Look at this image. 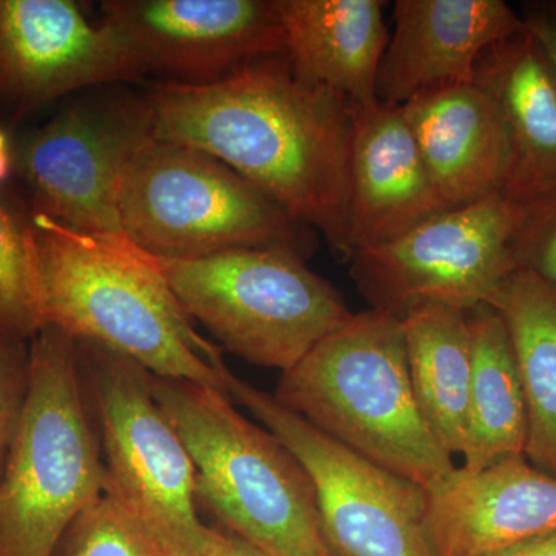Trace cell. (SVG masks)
Listing matches in <instances>:
<instances>
[{"label":"cell","mask_w":556,"mask_h":556,"mask_svg":"<svg viewBox=\"0 0 556 556\" xmlns=\"http://www.w3.org/2000/svg\"><path fill=\"white\" fill-rule=\"evenodd\" d=\"M401 320L417 405L445 452L463 456L473 368L467 311L424 303Z\"/></svg>","instance_id":"ffe728a7"},{"label":"cell","mask_w":556,"mask_h":556,"mask_svg":"<svg viewBox=\"0 0 556 556\" xmlns=\"http://www.w3.org/2000/svg\"><path fill=\"white\" fill-rule=\"evenodd\" d=\"M153 135L144 98L83 100L13 142L33 214L94 236H121L118 199L131 156Z\"/></svg>","instance_id":"8fae6325"},{"label":"cell","mask_w":556,"mask_h":556,"mask_svg":"<svg viewBox=\"0 0 556 556\" xmlns=\"http://www.w3.org/2000/svg\"><path fill=\"white\" fill-rule=\"evenodd\" d=\"M201 556H269L230 530L207 527Z\"/></svg>","instance_id":"83f0119b"},{"label":"cell","mask_w":556,"mask_h":556,"mask_svg":"<svg viewBox=\"0 0 556 556\" xmlns=\"http://www.w3.org/2000/svg\"><path fill=\"white\" fill-rule=\"evenodd\" d=\"M521 211L501 193L450 208L399 239L353 252L350 276L372 309L399 318L424 303L464 311L489 305L518 270Z\"/></svg>","instance_id":"30bf717a"},{"label":"cell","mask_w":556,"mask_h":556,"mask_svg":"<svg viewBox=\"0 0 556 556\" xmlns=\"http://www.w3.org/2000/svg\"><path fill=\"white\" fill-rule=\"evenodd\" d=\"M471 368L468 427L463 470H482L506 459L526 456L527 407L517 358L506 324L495 308L467 311Z\"/></svg>","instance_id":"7402d4cb"},{"label":"cell","mask_w":556,"mask_h":556,"mask_svg":"<svg viewBox=\"0 0 556 556\" xmlns=\"http://www.w3.org/2000/svg\"><path fill=\"white\" fill-rule=\"evenodd\" d=\"M141 79L109 28L72 0H0V127L75 91Z\"/></svg>","instance_id":"4fadbf2b"},{"label":"cell","mask_w":556,"mask_h":556,"mask_svg":"<svg viewBox=\"0 0 556 556\" xmlns=\"http://www.w3.org/2000/svg\"><path fill=\"white\" fill-rule=\"evenodd\" d=\"M515 236L518 269H529L556 289V195L521 204Z\"/></svg>","instance_id":"d4e9b609"},{"label":"cell","mask_w":556,"mask_h":556,"mask_svg":"<svg viewBox=\"0 0 556 556\" xmlns=\"http://www.w3.org/2000/svg\"><path fill=\"white\" fill-rule=\"evenodd\" d=\"M475 84L495 102L510 149L501 195L518 204L556 195V76L543 47L527 30L486 49Z\"/></svg>","instance_id":"ac0fdd59"},{"label":"cell","mask_w":556,"mask_h":556,"mask_svg":"<svg viewBox=\"0 0 556 556\" xmlns=\"http://www.w3.org/2000/svg\"><path fill=\"white\" fill-rule=\"evenodd\" d=\"M46 327L134 361L156 378L228 393L225 362L193 327L149 252L33 214Z\"/></svg>","instance_id":"7a4b0ae2"},{"label":"cell","mask_w":556,"mask_h":556,"mask_svg":"<svg viewBox=\"0 0 556 556\" xmlns=\"http://www.w3.org/2000/svg\"><path fill=\"white\" fill-rule=\"evenodd\" d=\"M273 396L427 493L456 470L417 405L402 320L388 311L353 314L281 372Z\"/></svg>","instance_id":"3957f363"},{"label":"cell","mask_w":556,"mask_h":556,"mask_svg":"<svg viewBox=\"0 0 556 556\" xmlns=\"http://www.w3.org/2000/svg\"><path fill=\"white\" fill-rule=\"evenodd\" d=\"M482 556H556V532Z\"/></svg>","instance_id":"f1b7e54d"},{"label":"cell","mask_w":556,"mask_h":556,"mask_svg":"<svg viewBox=\"0 0 556 556\" xmlns=\"http://www.w3.org/2000/svg\"><path fill=\"white\" fill-rule=\"evenodd\" d=\"M152 533L153 538H155L156 554H159V556H199L190 552L189 548L181 546V544L169 540V538L159 535V533L153 532V530Z\"/></svg>","instance_id":"4dcf8cb0"},{"label":"cell","mask_w":556,"mask_h":556,"mask_svg":"<svg viewBox=\"0 0 556 556\" xmlns=\"http://www.w3.org/2000/svg\"><path fill=\"white\" fill-rule=\"evenodd\" d=\"M155 138L228 164L348 257V159L356 104L300 79L285 54L211 86L142 94Z\"/></svg>","instance_id":"6da1fadb"},{"label":"cell","mask_w":556,"mask_h":556,"mask_svg":"<svg viewBox=\"0 0 556 556\" xmlns=\"http://www.w3.org/2000/svg\"><path fill=\"white\" fill-rule=\"evenodd\" d=\"M118 211L123 236L156 257L283 249L306 260L317 247L316 230L228 164L155 135L124 172Z\"/></svg>","instance_id":"8992f818"},{"label":"cell","mask_w":556,"mask_h":556,"mask_svg":"<svg viewBox=\"0 0 556 556\" xmlns=\"http://www.w3.org/2000/svg\"><path fill=\"white\" fill-rule=\"evenodd\" d=\"M382 0H276L285 56L300 79L356 105L378 101L390 31Z\"/></svg>","instance_id":"d6986e66"},{"label":"cell","mask_w":556,"mask_h":556,"mask_svg":"<svg viewBox=\"0 0 556 556\" xmlns=\"http://www.w3.org/2000/svg\"><path fill=\"white\" fill-rule=\"evenodd\" d=\"M78 343L53 327L28 343V390L0 477V556H54L104 493L101 444L83 394Z\"/></svg>","instance_id":"5b68a950"},{"label":"cell","mask_w":556,"mask_h":556,"mask_svg":"<svg viewBox=\"0 0 556 556\" xmlns=\"http://www.w3.org/2000/svg\"><path fill=\"white\" fill-rule=\"evenodd\" d=\"M11 174H14L13 141L10 130L0 127V186H5Z\"/></svg>","instance_id":"f546056e"},{"label":"cell","mask_w":556,"mask_h":556,"mask_svg":"<svg viewBox=\"0 0 556 556\" xmlns=\"http://www.w3.org/2000/svg\"><path fill=\"white\" fill-rule=\"evenodd\" d=\"M28 390V343L0 338V477Z\"/></svg>","instance_id":"484cf974"},{"label":"cell","mask_w":556,"mask_h":556,"mask_svg":"<svg viewBox=\"0 0 556 556\" xmlns=\"http://www.w3.org/2000/svg\"><path fill=\"white\" fill-rule=\"evenodd\" d=\"M426 530L434 556H482L556 532V477L526 456L482 470L457 468L428 492Z\"/></svg>","instance_id":"2e32d148"},{"label":"cell","mask_w":556,"mask_h":556,"mask_svg":"<svg viewBox=\"0 0 556 556\" xmlns=\"http://www.w3.org/2000/svg\"><path fill=\"white\" fill-rule=\"evenodd\" d=\"M54 556H159L155 538L119 501L102 493L70 526Z\"/></svg>","instance_id":"cb8c5ba5"},{"label":"cell","mask_w":556,"mask_h":556,"mask_svg":"<svg viewBox=\"0 0 556 556\" xmlns=\"http://www.w3.org/2000/svg\"><path fill=\"white\" fill-rule=\"evenodd\" d=\"M399 110L445 206L503 193L510 169L506 129L478 84L424 91Z\"/></svg>","instance_id":"e0dca14e"},{"label":"cell","mask_w":556,"mask_h":556,"mask_svg":"<svg viewBox=\"0 0 556 556\" xmlns=\"http://www.w3.org/2000/svg\"><path fill=\"white\" fill-rule=\"evenodd\" d=\"M225 382L229 396L308 475L336 556H434L426 530V490L340 444L229 368Z\"/></svg>","instance_id":"9c48e42d"},{"label":"cell","mask_w":556,"mask_h":556,"mask_svg":"<svg viewBox=\"0 0 556 556\" xmlns=\"http://www.w3.org/2000/svg\"><path fill=\"white\" fill-rule=\"evenodd\" d=\"M76 343L100 420L104 492L153 532L201 556L207 526L197 514L195 468L153 396L150 372L100 345Z\"/></svg>","instance_id":"ba28073f"},{"label":"cell","mask_w":556,"mask_h":556,"mask_svg":"<svg viewBox=\"0 0 556 556\" xmlns=\"http://www.w3.org/2000/svg\"><path fill=\"white\" fill-rule=\"evenodd\" d=\"M100 11L139 76L159 83L211 86L285 54L276 0H105Z\"/></svg>","instance_id":"7c38bea8"},{"label":"cell","mask_w":556,"mask_h":556,"mask_svg":"<svg viewBox=\"0 0 556 556\" xmlns=\"http://www.w3.org/2000/svg\"><path fill=\"white\" fill-rule=\"evenodd\" d=\"M521 20L527 30L532 33L543 47L556 76V0L526 2Z\"/></svg>","instance_id":"4316f807"},{"label":"cell","mask_w":556,"mask_h":556,"mask_svg":"<svg viewBox=\"0 0 556 556\" xmlns=\"http://www.w3.org/2000/svg\"><path fill=\"white\" fill-rule=\"evenodd\" d=\"M393 20L376 84V98L390 108L473 83L482 53L525 30L504 0H397Z\"/></svg>","instance_id":"5bb4252c"},{"label":"cell","mask_w":556,"mask_h":556,"mask_svg":"<svg viewBox=\"0 0 556 556\" xmlns=\"http://www.w3.org/2000/svg\"><path fill=\"white\" fill-rule=\"evenodd\" d=\"M506 324L525 391L526 457L556 477V289L518 269L489 303Z\"/></svg>","instance_id":"44dd1931"},{"label":"cell","mask_w":556,"mask_h":556,"mask_svg":"<svg viewBox=\"0 0 556 556\" xmlns=\"http://www.w3.org/2000/svg\"><path fill=\"white\" fill-rule=\"evenodd\" d=\"M43 328L33 212L27 201L0 186V338L30 343Z\"/></svg>","instance_id":"603a6c76"},{"label":"cell","mask_w":556,"mask_h":556,"mask_svg":"<svg viewBox=\"0 0 556 556\" xmlns=\"http://www.w3.org/2000/svg\"><path fill=\"white\" fill-rule=\"evenodd\" d=\"M153 396L185 442L197 500L269 556H336L299 460L215 388L150 375Z\"/></svg>","instance_id":"277c9868"},{"label":"cell","mask_w":556,"mask_h":556,"mask_svg":"<svg viewBox=\"0 0 556 556\" xmlns=\"http://www.w3.org/2000/svg\"><path fill=\"white\" fill-rule=\"evenodd\" d=\"M450 211L399 108L357 105L348 159V258L412 232Z\"/></svg>","instance_id":"9a60e30c"},{"label":"cell","mask_w":556,"mask_h":556,"mask_svg":"<svg viewBox=\"0 0 556 556\" xmlns=\"http://www.w3.org/2000/svg\"><path fill=\"white\" fill-rule=\"evenodd\" d=\"M152 258L190 318L258 367L288 371L353 316L338 289L283 249Z\"/></svg>","instance_id":"52a82bcc"}]
</instances>
